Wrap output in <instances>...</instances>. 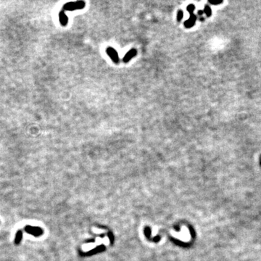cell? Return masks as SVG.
I'll list each match as a JSON object with an SVG mask.
<instances>
[{
  "label": "cell",
  "mask_w": 261,
  "mask_h": 261,
  "mask_svg": "<svg viewBox=\"0 0 261 261\" xmlns=\"http://www.w3.org/2000/svg\"><path fill=\"white\" fill-rule=\"evenodd\" d=\"M86 3L83 1H77L72 2L66 3L63 5V9L65 11H73L76 10H81L85 7Z\"/></svg>",
  "instance_id": "obj_1"
},
{
  "label": "cell",
  "mask_w": 261,
  "mask_h": 261,
  "mask_svg": "<svg viewBox=\"0 0 261 261\" xmlns=\"http://www.w3.org/2000/svg\"><path fill=\"white\" fill-rule=\"evenodd\" d=\"M106 52H107L108 56L110 57V59L114 63H115V64H118L119 63V56H118V52L115 49L111 47V46H109L106 49Z\"/></svg>",
  "instance_id": "obj_2"
},
{
  "label": "cell",
  "mask_w": 261,
  "mask_h": 261,
  "mask_svg": "<svg viewBox=\"0 0 261 261\" xmlns=\"http://www.w3.org/2000/svg\"><path fill=\"white\" fill-rule=\"evenodd\" d=\"M194 8V6L193 5H189V7H188L187 10L189 12H192V11H193Z\"/></svg>",
  "instance_id": "obj_9"
},
{
  "label": "cell",
  "mask_w": 261,
  "mask_h": 261,
  "mask_svg": "<svg viewBox=\"0 0 261 261\" xmlns=\"http://www.w3.org/2000/svg\"><path fill=\"white\" fill-rule=\"evenodd\" d=\"M26 231L28 233H30V234H32L34 235H38L40 233V230L37 228H33L31 227V226H27L26 228Z\"/></svg>",
  "instance_id": "obj_5"
},
{
  "label": "cell",
  "mask_w": 261,
  "mask_h": 261,
  "mask_svg": "<svg viewBox=\"0 0 261 261\" xmlns=\"http://www.w3.org/2000/svg\"><path fill=\"white\" fill-rule=\"evenodd\" d=\"M21 239H22V231L20 230H19V231H17V233H16V235H15V244H16V245L20 244Z\"/></svg>",
  "instance_id": "obj_6"
},
{
  "label": "cell",
  "mask_w": 261,
  "mask_h": 261,
  "mask_svg": "<svg viewBox=\"0 0 261 261\" xmlns=\"http://www.w3.org/2000/svg\"><path fill=\"white\" fill-rule=\"evenodd\" d=\"M182 17H183V12L181 10H179V12H178V16H177L178 21H180V20H181Z\"/></svg>",
  "instance_id": "obj_7"
},
{
  "label": "cell",
  "mask_w": 261,
  "mask_h": 261,
  "mask_svg": "<svg viewBox=\"0 0 261 261\" xmlns=\"http://www.w3.org/2000/svg\"><path fill=\"white\" fill-rule=\"evenodd\" d=\"M136 54H137V50H136V49H131L130 50H129V51L125 54L124 57L123 58V63H128V62H129L133 57H134L136 56Z\"/></svg>",
  "instance_id": "obj_3"
},
{
  "label": "cell",
  "mask_w": 261,
  "mask_h": 261,
  "mask_svg": "<svg viewBox=\"0 0 261 261\" xmlns=\"http://www.w3.org/2000/svg\"><path fill=\"white\" fill-rule=\"evenodd\" d=\"M59 17H60V22L63 26H65L68 23V17L66 15L65 10H61L59 13Z\"/></svg>",
  "instance_id": "obj_4"
},
{
  "label": "cell",
  "mask_w": 261,
  "mask_h": 261,
  "mask_svg": "<svg viewBox=\"0 0 261 261\" xmlns=\"http://www.w3.org/2000/svg\"><path fill=\"white\" fill-rule=\"evenodd\" d=\"M205 12L207 13V15H210V9L208 7H205Z\"/></svg>",
  "instance_id": "obj_8"
}]
</instances>
